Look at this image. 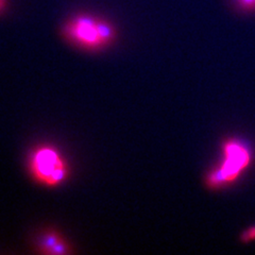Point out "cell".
<instances>
[{
    "label": "cell",
    "instance_id": "obj_1",
    "mask_svg": "<svg viewBox=\"0 0 255 255\" xmlns=\"http://www.w3.org/2000/svg\"><path fill=\"white\" fill-rule=\"evenodd\" d=\"M254 151L245 139L229 137L221 143L219 163L205 174L204 184L211 190L232 186L250 168Z\"/></svg>",
    "mask_w": 255,
    "mask_h": 255
},
{
    "label": "cell",
    "instance_id": "obj_5",
    "mask_svg": "<svg viewBox=\"0 0 255 255\" xmlns=\"http://www.w3.org/2000/svg\"><path fill=\"white\" fill-rule=\"evenodd\" d=\"M241 241L245 244H249L255 241V226H252L248 229H246L244 232L239 236Z\"/></svg>",
    "mask_w": 255,
    "mask_h": 255
},
{
    "label": "cell",
    "instance_id": "obj_6",
    "mask_svg": "<svg viewBox=\"0 0 255 255\" xmlns=\"http://www.w3.org/2000/svg\"><path fill=\"white\" fill-rule=\"evenodd\" d=\"M238 5L245 10H254L255 9V0H236Z\"/></svg>",
    "mask_w": 255,
    "mask_h": 255
},
{
    "label": "cell",
    "instance_id": "obj_3",
    "mask_svg": "<svg viewBox=\"0 0 255 255\" xmlns=\"http://www.w3.org/2000/svg\"><path fill=\"white\" fill-rule=\"evenodd\" d=\"M66 34L70 41L86 49H100L109 45L115 32L109 23L90 17H79L69 22Z\"/></svg>",
    "mask_w": 255,
    "mask_h": 255
},
{
    "label": "cell",
    "instance_id": "obj_4",
    "mask_svg": "<svg viewBox=\"0 0 255 255\" xmlns=\"http://www.w3.org/2000/svg\"><path fill=\"white\" fill-rule=\"evenodd\" d=\"M38 253L45 255L70 254V246L57 231H47L38 237L36 243Z\"/></svg>",
    "mask_w": 255,
    "mask_h": 255
},
{
    "label": "cell",
    "instance_id": "obj_2",
    "mask_svg": "<svg viewBox=\"0 0 255 255\" xmlns=\"http://www.w3.org/2000/svg\"><path fill=\"white\" fill-rule=\"evenodd\" d=\"M29 171L37 183L47 187H57L69 177V167L59 151L51 146H42L32 152Z\"/></svg>",
    "mask_w": 255,
    "mask_h": 255
}]
</instances>
